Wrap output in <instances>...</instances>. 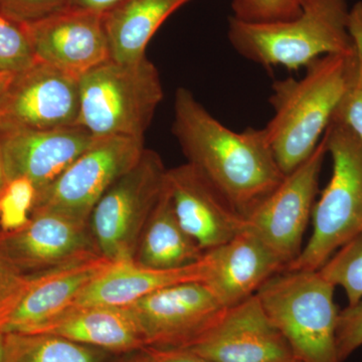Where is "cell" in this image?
I'll return each mask as SVG.
<instances>
[{
  "instance_id": "obj_1",
  "label": "cell",
  "mask_w": 362,
  "mask_h": 362,
  "mask_svg": "<svg viewBox=\"0 0 362 362\" xmlns=\"http://www.w3.org/2000/svg\"><path fill=\"white\" fill-rule=\"evenodd\" d=\"M173 112V135L187 163L243 216L284 177L264 128L249 127L243 132L230 129L185 88L176 90Z\"/></svg>"
},
{
  "instance_id": "obj_2",
  "label": "cell",
  "mask_w": 362,
  "mask_h": 362,
  "mask_svg": "<svg viewBox=\"0 0 362 362\" xmlns=\"http://www.w3.org/2000/svg\"><path fill=\"white\" fill-rule=\"evenodd\" d=\"M351 54L324 56L305 68L303 77L274 83V114L264 130L284 175L313 153L329 127L346 90Z\"/></svg>"
},
{
  "instance_id": "obj_3",
  "label": "cell",
  "mask_w": 362,
  "mask_h": 362,
  "mask_svg": "<svg viewBox=\"0 0 362 362\" xmlns=\"http://www.w3.org/2000/svg\"><path fill=\"white\" fill-rule=\"evenodd\" d=\"M346 0H303L294 18L274 23H246L230 18L228 37L243 58L263 66L299 70L328 54H349Z\"/></svg>"
},
{
  "instance_id": "obj_4",
  "label": "cell",
  "mask_w": 362,
  "mask_h": 362,
  "mask_svg": "<svg viewBox=\"0 0 362 362\" xmlns=\"http://www.w3.org/2000/svg\"><path fill=\"white\" fill-rule=\"evenodd\" d=\"M335 286L319 271L285 270L256 293L299 362H340Z\"/></svg>"
},
{
  "instance_id": "obj_5",
  "label": "cell",
  "mask_w": 362,
  "mask_h": 362,
  "mask_svg": "<svg viewBox=\"0 0 362 362\" xmlns=\"http://www.w3.org/2000/svg\"><path fill=\"white\" fill-rule=\"evenodd\" d=\"M163 87L154 64L106 62L80 78L78 125L96 138H144Z\"/></svg>"
},
{
  "instance_id": "obj_6",
  "label": "cell",
  "mask_w": 362,
  "mask_h": 362,
  "mask_svg": "<svg viewBox=\"0 0 362 362\" xmlns=\"http://www.w3.org/2000/svg\"><path fill=\"white\" fill-rule=\"evenodd\" d=\"M325 137L332 175L314 206L310 239L286 270L318 271L362 230V139L337 123Z\"/></svg>"
},
{
  "instance_id": "obj_7",
  "label": "cell",
  "mask_w": 362,
  "mask_h": 362,
  "mask_svg": "<svg viewBox=\"0 0 362 362\" xmlns=\"http://www.w3.org/2000/svg\"><path fill=\"white\" fill-rule=\"evenodd\" d=\"M166 170L160 156L146 148L97 202L89 226L105 259H134L143 230L163 190Z\"/></svg>"
},
{
  "instance_id": "obj_8",
  "label": "cell",
  "mask_w": 362,
  "mask_h": 362,
  "mask_svg": "<svg viewBox=\"0 0 362 362\" xmlns=\"http://www.w3.org/2000/svg\"><path fill=\"white\" fill-rule=\"evenodd\" d=\"M144 138H97L52 185L37 194L33 213L52 211L89 223L93 209L105 192L137 163Z\"/></svg>"
},
{
  "instance_id": "obj_9",
  "label": "cell",
  "mask_w": 362,
  "mask_h": 362,
  "mask_svg": "<svg viewBox=\"0 0 362 362\" xmlns=\"http://www.w3.org/2000/svg\"><path fill=\"white\" fill-rule=\"evenodd\" d=\"M327 154L324 134L313 153L285 175L277 187L244 216L245 230L258 237L287 267L302 251Z\"/></svg>"
},
{
  "instance_id": "obj_10",
  "label": "cell",
  "mask_w": 362,
  "mask_h": 362,
  "mask_svg": "<svg viewBox=\"0 0 362 362\" xmlns=\"http://www.w3.org/2000/svg\"><path fill=\"white\" fill-rule=\"evenodd\" d=\"M126 308L145 347L188 349L213 328L226 308L202 281L163 288Z\"/></svg>"
},
{
  "instance_id": "obj_11",
  "label": "cell",
  "mask_w": 362,
  "mask_h": 362,
  "mask_svg": "<svg viewBox=\"0 0 362 362\" xmlns=\"http://www.w3.org/2000/svg\"><path fill=\"white\" fill-rule=\"evenodd\" d=\"M80 78L37 61L14 75L1 107L0 130L78 125Z\"/></svg>"
},
{
  "instance_id": "obj_12",
  "label": "cell",
  "mask_w": 362,
  "mask_h": 362,
  "mask_svg": "<svg viewBox=\"0 0 362 362\" xmlns=\"http://www.w3.org/2000/svg\"><path fill=\"white\" fill-rule=\"evenodd\" d=\"M0 252L26 276L102 256L89 223L47 211H35L18 230L0 232Z\"/></svg>"
},
{
  "instance_id": "obj_13",
  "label": "cell",
  "mask_w": 362,
  "mask_h": 362,
  "mask_svg": "<svg viewBox=\"0 0 362 362\" xmlns=\"http://www.w3.org/2000/svg\"><path fill=\"white\" fill-rule=\"evenodd\" d=\"M25 25L35 59L74 77L112 59L104 13L66 7Z\"/></svg>"
},
{
  "instance_id": "obj_14",
  "label": "cell",
  "mask_w": 362,
  "mask_h": 362,
  "mask_svg": "<svg viewBox=\"0 0 362 362\" xmlns=\"http://www.w3.org/2000/svg\"><path fill=\"white\" fill-rule=\"evenodd\" d=\"M185 349L213 362L296 361L257 294L226 308L213 328Z\"/></svg>"
},
{
  "instance_id": "obj_15",
  "label": "cell",
  "mask_w": 362,
  "mask_h": 362,
  "mask_svg": "<svg viewBox=\"0 0 362 362\" xmlns=\"http://www.w3.org/2000/svg\"><path fill=\"white\" fill-rule=\"evenodd\" d=\"M165 187L181 226L204 252L245 230L244 216L189 164L168 169Z\"/></svg>"
},
{
  "instance_id": "obj_16",
  "label": "cell",
  "mask_w": 362,
  "mask_h": 362,
  "mask_svg": "<svg viewBox=\"0 0 362 362\" xmlns=\"http://www.w3.org/2000/svg\"><path fill=\"white\" fill-rule=\"evenodd\" d=\"M7 180L25 178L37 194L52 185L97 138L80 125L58 129L0 130Z\"/></svg>"
},
{
  "instance_id": "obj_17",
  "label": "cell",
  "mask_w": 362,
  "mask_h": 362,
  "mask_svg": "<svg viewBox=\"0 0 362 362\" xmlns=\"http://www.w3.org/2000/svg\"><path fill=\"white\" fill-rule=\"evenodd\" d=\"M204 283L226 308L256 294L287 265L256 235L244 230L220 247L204 252Z\"/></svg>"
},
{
  "instance_id": "obj_18",
  "label": "cell",
  "mask_w": 362,
  "mask_h": 362,
  "mask_svg": "<svg viewBox=\"0 0 362 362\" xmlns=\"http://www.w3.org/2000/svg\"><path fill=\"white\" fill-rule=\"evenodd\" d=\"M111 263L104 257H94L30 276L23 296L0 330L32 333L73 305L86 287Z\"/></svg>"
},
{
  "instance_id": "obj_19",
  "label": "cell",
  "mask_w": 362,
  "mask_h": 362,
  "mask_svg": "<svg viewBox=\"0 0 362 362\" xmlns=\"http://www.w3.org/2000/svg\"><path fill=\"white\" fill-rule=\"evenodd\" d=\"M32 333L57 335L114 356L133 354L145 347L139 327L126 307L73 305Z\"/></svg>"
},
{
  "instance_id": "obj_20",
  "label": "cell",
  "mask_w": 362,
  "mask_h": 362,
  "mask_svg": "<svg viewBox=\"0 0 362 362\" xmlns=\"http://www.w3.org/2000/svg\"><path fill=\"white\" fill-rule=\"evenodd\" d=\"M206 270L204 255L197 263L177 269L149 268L140 265L135 259L112 262L78 295L73 305L122 308L169 286L204 282Z\"/></svg>"
},
{
  "instance_id": "obj_21",
  "label": "cell",
  "mask_w": 362,
  "mask_h": 362,
  "mask_svg": "<svg viewBox=\"0 0 362 362\" xmlns=\"http://www.w3.org/2000/svg\"><path fill=\"white\" fill-rule=\"evenodd\" d=\"M192 0H126L104 13L111 59L135 63L146 58L150 40L169 16Z\"/></svg>"
},
{
  "instance_id": "obj_22",
  "label": "cell",
  "mask_w": 362,
  "mask_h": 362,
  "mask_svg": "<svg viewBox=\"0 0 362 362\" xmlns=\"http://www.w3.org/2000/svg\"><path fill=\"white\" fill-rule=\"evenodd\" d=\"M204 252L181 226L164 182L163 190L140 238L135 261L154 269H177L197 263Z\"/></svg>"
},
{
  "instance_id": "obj_23",
  "label": "cell",
  "mask_w": 362,
  "mask_h": 362,
  "mask_svg": "<svg viewBox=\"0 0 362 362\" xmlns=\"http://www.w3.org/2000/svg\"><path fill=\"white\" fill-rule=\"evenodd\" d=\"M116 356L47 333H6L4 362H112Z\"/></svg>"
},
{
  "instance_id": "obj_24",
  "label": "cell",
  "mask_w": 362,
  "mask_h": 362,
  "mask_svg": "<svg viewBox=\"0 0 362 362\" xmlns=\"http://www.w3.org/2000/svg\"><path fill=\"white\" fill-rule=\"evenodd\" d=\"M349 33L354 42L349 82L331 123L349 128L362 139V2L350 9Z\"/></svg>"
},
{
  "instance_id": "obj_25",
  "label": "cell",
  "mask_w": 362,
  "mask_h": 362,
  "mask_svg": "<svg viewBox=\"0 0 362 362\" xmlns=\"http://www.w3.org/2000/svg\"><path fill=\"white\" fill-rule=\"evenodd\" d=\"M321 275L342 288L349 305L362 299V230L343 245L320 269Z\"/></svg>"
},
{
  "instance_id": "obj_26",
  "label": "cell",
  "mask_w": 362,
  "mask_h": 362,
  "mask_svg": "<svg viewBox=\"0 0 362 362\" xmlns=\"http://www.w3.org/2000/svg\"><path fill=\"white\" fill-rule=\"evenodd\" d=\"M35 62L25 23L0 11V73L16 74Z\"/></svg>"
},
{
  "instance_id": "obj_27",
  "label": "cell",
  "mask_w": 362,
  "mask_h": 362,
  "mask_svg": "<svg viewBox=\"0 0 362 362\" xmlns=\"http://www.w3.org/2000/svg\"><path fill=\"white\" fill-rule=\"evenodd\" d=\"M37 199V189L30 180L8 181L0 197V232H13L30 220Z\"/></svg>"
},
{
  "instance_id": "obj_28",
  "label": "cell",
  "mask_w": 362,
  "mask_h": 362,
  "mask_svg": "<svg viewBox=\"0 0 362 362\" xmlns=\"http://www.w3.org/2000/svg\"><path fill=\"white\" fill-rule=\"evenodd\" d=\"M303 0H233L232 18L246 23H274L294 18Z\"/></svg>"
},
{
  "instance_id": "obj_29",
  "label": "cell",
  "mask_w": 362,
  "mask_h": 362,
  "mask_svg": "<svg viewBox=\"0 0 362 362\" xmlns=\"http://www.w3.org/2000/svg\"><path fill=\"white\" fill-rule=\"evenodd\" d=\"M362 346V299L338 314L337 347L340 362Z\"/></svg>"
},
{
  "instance_id": "obj_30",
  "label": "cell",
  "mask_w": 362,
  "mask_h": 362,
  "mask_svg": "<svg viewBox=\"0 0 362 362\" xmlns=\"http://www.w3.org/2000/svg\"><path fill=\"white\" fill-rule=\"evenodd\" d=\"M30 276L16 268L0 252V329L20 301Z\"/></svg>"
},
{
  "instance_id": "obj_31",
  "label": "cell",
  "mask_w": 362,
  "mask_h": 362,
  "mask_svg": "<svg viewBox=\"0 0 362 362\" xmlns=\"http://www.w3.org/2000/svg\"><path fill=\"white\" fill-rule=\"evenodd\" d=\"M70 0H0V11L23 23H35L58 13Z\"/></svg>"
},
{
  "instance_id": "obj_32",
  "label": "cell",
  "mask_w": 362,
  "mask_h": 362,
  "mask_svg": "<svg viewBox=\"0 0 362 362\" xmlns=\"http://www.w3.org/2000/svg\"><path fill=\"white\" fill-rule=\"evenodd\" d=\"M147 362H213L185 349H156L141 350Z\"/></svg>"
},
{
  "instance_id": "obj_33",
  "label": "cell",
  "mask_w": 362,
  "mask_h": 362,
  "mask_svg": "<svg viewBox=\"0 0 362 362\" xmlns=\"http://www.w3.org/2000/svg\"><path fill=\"white\" fill-rule=\"evenodd\" d=\"M126 0H70L68 7L105 13Z\"/></svg>"
},
{
  "instance_id": "obj_34",
  "label": "cell",
  "mask_w": 362,
  "mask_h": 362,
  "mask_svg": "<svg viewBox=\"0 0 362 362\" xmlns=\"http://www.w3.org/2000/svg\"><path fill=\"white\" fill-rule=\"evenodd\" d=\"M16 74L0 73V107Z\"/></svg>"
},
{
  "instance_id": "obj_35",
  "label": "cell",
  "mask_w": 362,
  "mask_h": 362,
  "mask_svg": "<svg viewBox=\"0 0 362 362\" xmlns=\"http://www.w3.org/2000/svg\"><path fill=\"white\" fill-rule=\"evenodd\" d=\"M112 362H147V361L140 350V351L133 352V354L116 356Z\"/></svg>"
},
{
  "instance_id": "obj_36",
  "label": "cell",
  "mask_w": 362,
  "mask_h": 362,
  "mask_svg": "<svg viewBox=\"0 0 362 362\" xmlns=\"http://www.w3.org/2000/svg\"><path fill=\"white\" fill-rule=\"evenodd\" d=\"M8 180H7L6 165H4V153H2L1 139H0V197L6 189Z\"/></svg>"
},
{
  "instance_id": "obj_37",
  "label": "cell",
  "mask_w": 362,
  "mask_h": 362,
  "mask_svg": "<svg viewBox=\"0 0 362 362\" xmlns=\"http://www.w3.org/2000/svg\"><path fill=\"white\" fill-rule=\"evenodd\" d=\"M6 351V333L0 330V362H4Z\"/></svg>"
},
{
  "instance_id": "obj_38",
  "label": "cell",
  "mask_w": 362,
  "mask_h": 362,
  "mask_svg": "<svg viewBox=\"0 0 362 362\" xmlns=\"http://www.w3.org/2000/svg\"><path fill=\"white\" fill-rule=\"evenodd\" d=\"M292 362H299V361H292Z\"/></svg>"
}]
</instances>
